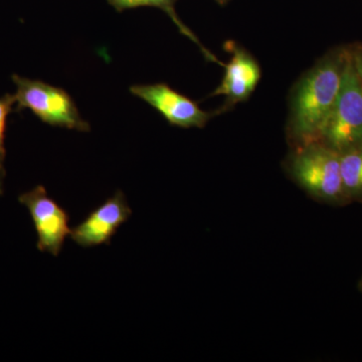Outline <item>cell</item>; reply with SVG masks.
<instances>
[{
  "mask_svg": "<svg viewBox=\"0 0 362 362\" xmlns=\"http://www.w3.org/2000/svg\"><path fill=\"white\" fill-rule=\"evenodd\" d=\"M347 49H349L352 66L362 86V44L349 45Z\"/></svg>",
  "mask_w": 362,
  "mask_h": 362,
  "instance_id": "cell-12",
  "label": "cell"
},
{
  "mask_svg": "<svg viewBox=\"0 0 362 362\" xmlns=\"http://www.w3.org/2000/svg\"><path fill=\"white\" fill-rule=\"evenodd\" d=\"M318 142L339 156L362 149V86L352 66L349 49L339 95Z\"/></svg>",
  "mask_w": 362,
  "mask_h": 362,
  "instance_id": "cell-3",
  "label": "cell"
},
{
  "mask_svg": "<svg viewBox=\"0 0 362 362\" xmlns=\"http://www.w3.org/2000/svg\"><path fill=\"white\" fill-rule=\"evenodd\" d=\"M361 289H362V281H361Z\"/></svg>",
  "mask_w": 362,
  "mask_h": 362,
  "instance_id": "cell-14",
  "label": "cell"
},
{
  "mask_svg": "<svg viewBox=\"0 0 362 362\" xmlns=\"http://www.w3.org/2000/svg\"><path fill=\"white\" fill-rule=\"evenodd\" d=\"M130 92L156 109L170 125L181 128H204L216 116V111L202 110L189 98L166 84L134 85Z\"/></svg>",
  "mask_w": 362,
  "mask_h": 362,
  "instance_id": "cell-7",
  "label": "cell"
},
{
  "mask_svg": "<svg viewBox=\"0 0 362 362\" xmlns=\"http://www.w3.org/2000/svg\"><path fill=\"white\" fill-rule=\"evenodd\" d=\"M340 168L350 202H362V149L340 154Z\"/></svg>",
  "mask_w": 362,
  "mask_h": 362,
  "instance_id": "cell-10",
  "label": "cell"
},
{
  "mask_svg": "<svg viewBox=\"0 0 362 362\" xmlns=\"http://www.w3.org/2000/svg\"><path fill=\"white\" fill-rule=\"evenodd\" d=\"M132 209L125 194L117 190L113 197L88 214L84 221L71 228V239L83 247L110 244L120 226L129 220Z\"/></svg>",
  "mask_w": 362,
  "mask_h": 362,
  "instance_id": "cell-8",
  "label": "cell"
},
{
  "mask_svg": "<svg viewBox=\"0 0 362 362\" xmlns=\"http://www.w3.org/2000/svg\"><path fill=\"white\" fill-rule=\"evenodd\" d=\"M223 49L232 54L225 65V75L220 86L209 97H226L225 103L216 111V115L235 108V105L246 102L256 90L262 77L261 66L251 52L233 40H228Z\"/></svg>",
  "mask_w": 362,
  "mask_h": 362,
  "instance_id": "cell-6",
  "label": "cell"
},
{
  "mask_svg": "<svg viewBox=\"0 0 362 362\" xmlns=\"http://www.w3.org/2000/svg\"><path fill=\"white\" fill-rule=\"evenodd\" d=\"M347 61V47H338L319 59L292 90L288 139L293 147L318 141L337 103Z\"/></svg>",
  "mask_w": 362,
  "mask_h": 362,
  "instance_id": "cell-1",
  "label": "cell"
},
{
  "mask_svg": "<svg viewBox=\"0 0 362 362\" xmlns=\"http://www.w3.org/2000/svg\"><path fill=\"white\" fill-rule=\"evenodd\" d=\"M16 110L28 109L44 123L56 127L88 132L90 125L65 90L39 80L13 76Z\"/></svg>",
  "mask_w": 362,
  "mask_h": 362,
  "instance_id": "cell-4",
  "label": "cell"
},
{
  "mask_svg": "<svg viewBox=\"0 0 362 362\" xmlns=\"http://www.w3.org/2000/svg\"><path fill=\"white\" fill-rule=\"evenodd\" d=\"M216 1L218 2V4H221V6H225L230 0H216Z\"/></svg>",
  "mask_w": 362,
  "mask_h": 362,
  "instance_id": "cell-13",
  "label": "cell"
},
{
  "mask_svg": "<svg viewBox=\"0 0 362 362\" xmlns=\"http://www.w3.org/2000/svg\"><path fill=\"white\" fill-rule=\"evenodd\" d=\"M287 165L293 180L313 199L331 206L350 204L343 187L340 156L323 143L293 147Z\"/></svg>",
  "mask_w": 362,
  "mask_h": 362,
  "instance_id": "cell-2",
  "label": "cell"
},
{
  "mask_svg": "<svg viewBox=\"0 0 362 362\" xmlns=\"http://www.w3.org/2000/svg\"><path fill=\"white\" fill-rule=\"evenodd\" d=\"M18 201L32 216L37 233V249L58 257L71 233L68 211L47 194L42 185L20 195Z\"/></svg>",
  "mask_w": 362,
  "mask_h": 362,
  "instance_id": "cell-5",
  "label": "cell"
},
{
  "mask_svg": "<svg viewBox=\"0 0 362 362\" xmlns=\"http://www.w3.org/2000/svg\"><path fill=\"white\" fill-rule=\"evenodd\" d=\"M108 2L117 11H126V9L136 8V7L141 6L158 7V8L162 9V11H165L168 14L169 18L173 20L183 35L187 37L188 39L194 42L201 49L202 54H204V58L207 61L213 62V63L218 64V65L223 66V64L221 63L220 59L214 56L209 49H206L202 42H199V39L195 37L194 33L180 20L175 9L176 0H108Z\"/></svg>",
  "mask_w": 362,
  "mask_h": 362,
  "instance_id": "cell-9",
  "label": "cell"
},
{
  "mask_svg": "<svg viewBox=\"0 0 362 362\" xmlns=\"http://www.w3.org/2000/svg\"><path fill=\"white\" fill-rule=\"evenodd\" d=\"M14 107H16V100L14 94H6L0 97V194H2V185H4V177H6V168H4V161H6V131L7 118L9 114L13 111Z\"/></svg>",
  "mask_w": 362,
  "mask_h": 362,
  "instance_id": "cell-11",
  "label": "cell"
}]
</instances>
